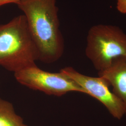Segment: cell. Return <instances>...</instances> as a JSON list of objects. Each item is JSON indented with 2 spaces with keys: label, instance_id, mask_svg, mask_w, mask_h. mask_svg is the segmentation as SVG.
<instances>
[{
  "label": "cell",
  "instance_id": "cell-2",
  "mask_svg": "<svg viewBox=\"0 0 126 126\" xmlns=\"http://www.w3.org/2000/svg\"><path fill=\"white\" fill-rule=\"evenodd\" d=\"M38 60L36 46L23 14L0 24V66L15 73L36 65Z\"/></svg>",
  "mask_w": 126,
  "mask_h": 126
},
{
  "label": "cell",
  "instance_id": "cell-9",
  "mask_svg": "<svg viewBox=\"0 0 126 126\" xmlns=\"http://www.w3.org/2000/svg\"><path fill=\"white\" fill-rule=\"evenodd\" d=\"M22 0H0V7L8 4L17 5Z\"/></svg>",
  "mask_w": 126,
  "mask_h": 126
},
{
  "label": "cell",
  "instance_id": "cell-6",
  "mask_svg": "<svg viewBox=\"0 0 126 126\" xmlns=\"http://www.w3.org/2000/svg\"><path fill=\"white\" fill-rule=\"evenodd\" d=\"M98 75L112 87V92L124 105L126 116V59H115L108 68L99 72Z\"/></svg>",
  "mask_w": 126,
  "mask_h": 126
},
{
  "label": "cell",
  "instance_id": "cell-3",
  "mask_svg": "<svg viewBox=\"0 0 126 126\" xmlns=\"http://www.w3.org/2000/svg\"><path fill=\"white\" fill-rule=\"evenodd\" d=\"M85 52L98 72L105 70L115 59H126V34L115 26H93L87 34Z\"/></svg>",
  "mask_w": 126,
  "mask_h": 126
},
{
  "label": "cell",
  "instance_id": "cell-1",
  "mask_svg": "<svg viewBox=\"0 0 126 126\" xmlns=\"http://www.w3.org/2000/svg\"><path fill=\"white\" fill-rule=\"evenodd\" d=\"M17 5L26 19L38 61L47 64L58 61L63 56L64 44L56 0H22Z\"/></svg>",
  "mask_w": 126,
  "mask_h": 126
},
{
  "label": "cell",
  "instance_id": "cell-8",
  "mask_svg": "<svg viewBox=\"0 0 126 126\" xmlns=\"http://www.w3.org/2000/svg\"><path fill=\"white\" fill-rule=\"evenodd\" d=\"M118 10L122 14H126V0H116Z\"/></svg>",
  "mask_w": 126,
  "mask_h": 126
},
{
  "label": "cell",
  "instance_id": "cell-4",
  "mask_svg": "<svg viewBox=\"0 0 126 126\" xmlns=\"http://www.w3.org/2000/svg\"><path fill=\"white\" fill-rule=\"evenodd\" d=\"M14 76L22 85L46 94L60 97L72 92L87 94L81 86L63 72L45 71L36 64L14 73Z\"/></svg>",
  "mask_w": 126,
  "mask_h": 126
},
{
  "label": "cell",
  "instance_id": "cell-7",
  "mask_svg": "<svg viewBox=\"0 0 126 126\" xmlns=\"http://www.w3.org/2000/svg\"><path fill=\"white\" fill-rule=\"evenodd\" d=\"M0 126H28L16 114L13 104L0 98Z\"/></svg>",
  "mask_w": 126,
  "mask_h": 126
},
{
  "label": "cell",
  "instance_id": "cell-5",
  "mask_svg": "<svg viewBox=\"0 0 126 126\" xmlns=\"http://www.w3.org/2000/svg\"><path fill=\"white\" fill-rule=\"evenodd\" d=\"M60 71L81 86L87 94L102 104L114 118L120 120L125 115L124 107L122 101L109 89L110 86L104 78L87 76L71 67L63 68Z\"/></svg>",
  "mask_w": 126,
  "mask_h": 126
}]
</instances>
